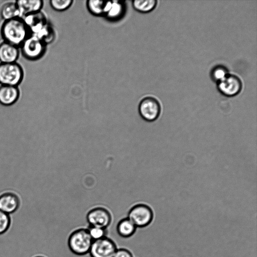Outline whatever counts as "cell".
<instances>
[{
    "mask_svg": "<svg viewBox=\"0 0 257 257\" xmlns=\"http://www.w3.org/2000/svg\"><path fill=\"white\" fill-rule=\"evenodd\" d=\"M156 0H134L132 2L134 9L141 13H148L152 11L156 7Z\"/></svg>",
    "mask_w": 257,
    "mask_h": 257,
    "instance_id": "19",
    "label": "cell"
},
{
    "mask_svg": "<svg viewBox=\"0 0 257 257\" xmlns=\"http://www.w3.org/2000/svg\"><path fill=\"white\" fill-rule=\"evenodd\" d=\"M1 34L5 42L18 47L31 35L21 18L4 21L1 28Z\"/></svg>",
    "mask_w": 257,
    "mask_h": 257,
    "instance_id": "1",
    "label": "cell"
},
{
    "mask_svg": "<svg viewBox=\"0 0 257 257\" xmlns=\"http://www.w3.org/2000/svg\"><path fill=\"white\" fill-rule=\"evenodd\" d=\"M86 220L90 226L107 228L111 223L112 216L107 209L96 207L87 213Z\"/></svg>",
    "mask_w": 257,
    "mask_h": 257,
    "instance_id": "9",
    "label": "cell"
},
{
    "mask_svg": "<svg viewBox=\"0 0 257 257\" xmlns=\"http://www.w3.org/2000/svg\"><path fill=\"white\" fill-rule=\"evenodd\" d=\"M125 8L123 1H107L104 17L111 21L118 20L124 15Z\"/></svg>",
    "mask_w": 257,
    "mask_h": 257,
    "instance_id": "13",
    "label": "cell"
},
{
    "mask_svg": "<svg viewBox=\"0 0 257 257\" xmlns=\"http://www.w3.org/2000/svg\"><path fill=\"white\" fill-rule=\"evenodd\" d=\"M93 240L86 228H79L69 235L67 244L70 250L77 255H84L89 253Z\"/></svg>",
    "mask_w": 257,
    "mask_h": 257,
    "instance_id": "2",
    "label": "cell"
},
{
    "mask_svg": "<svg viewBox=\"0 0 257 257\" xmlns=\"http://www.w3.org/2000/svg\"><path fill=\"white\" fill-rule=\"evenodd\" d=\"M22 67L17 62L0 63V84L18 86L24 78Z\"/></svg>",
    "mask_w": 257,
    "mask_h": 257,
    "instance_id": "4",
    "label": "cell"
},
{
    "mask_svg": "<svg viewBox=\"0 0 257 257\" xmlns=\"http://www.w3.org/2000/svg\"><path fill=\"white\" fill-rule=\"evenodd\" d=\"M15 3L21 18L26 15L41 11L44 5L42 0H18Z\"/></svg>",
    "mask_w": 257,
    "mask_h": 257,
    "instance_id": "15",
    "label": "cell"
},
{
    "mask_svg": "<svg viewBox=\"0 0 257 257\" xmlns=\"http://www.w3.org/2000/svg\"><path fill=\"white\" fill-rule=\"evenodd\" d=\"M22 19L31 35L38 34L48 23L46 16L41 11L26 15Z\"/></svg>",
    "mask_w": 257,
    "mask_h": 257,
    "instance_id": "10",
    "label": "cell"
},
{
    "mask_svg": "<svg viewBox=\"0 0 257 257\" xmlns=\"http://www.w3.org/2000/svg\"><path fill=\"white\" fill-rule=\"evenodd\" d=\"M228 70L223 65H218L214 66L210 72V77L212 80L216 83L228 74Z\"/></svg>",
    "mask_w": 257,
    "mask_h": 257,
    "instance_id": "21",
    "label": "cell"
},
{
    "mask_svg": "<svg viewBox=\"0 0 257 257\" xmlns=\"http://www.w3.org/2000/svg\"><path fill=\"white\" fill-rule=\"evenodd\" d=\"M113 257H134L132 252L125 248H120L116 249Z\"/></svg>",
    "mask_w": 257,
    "mask_h": 257,
    "instance_id": "25",
    "label": "cell"
},
{
    "mask_svg": "<svg viewBox=\"0 0 257 257\" xmlns=\"http://www.w3.org/2000/svg\"><path fill=\"white\" fill-rule=\"evenodd\" d=\"M46 46L37 36L31 34L20 46V51L27 60L36 61L44 56L46 51Z\"/></svg>",
    "mask_w": 257,
    "mask_h": 257,
    "instance_id": "3",
    "label": "cell"
},
{
    "mask_svg": "<svg viewBox=\"0 0 257 257\" xmlns=\"http://www.w3.org/2000/svg\"><path fill=\"white\" fill-rule=\"evenodd\" d=\"M19 47L3 42L0 44V63L16 62L20 56Z\"/></svg>",
    "mask_w": 257,
    "mask_h": 257,
    "instance_id": "12",
    "label": "cell"
},
{
    "mask_svg": "<svg viewBox=\"0 0 257 257\" xmlns=\"http://www.w3.org/2000/svg\"><path fill=\"white\" fill-rule=\"evenodd\" d=\"M44 43L47 45L51 43L55 38V32L51 25L48 23L36 35Z\"/></svg>",
    "mask_w": 257,
    "mask_h": 257,
    "instance_id": "20",
    "label": "cell"
},
{
    "mask_svg": "<svg viewBox=\"0 0 257 257\" xmlns=\"http://www.w3.org/2000/svg\"><path fill=\"white\" fill-rule=\"evenodd\" d=\"M137 228H144L152 221L154 213L147 205L139 204L134 206L129 210L127 217Z\"/></svg>",
    "mask_w": 257,
    "mask_h": 257,
    "instance_id": "5",
    "label": "cell"
},
{
    "mask_svg": "<svg viewBox=\"0 0 257 257\" xmlns=\"http://www.w3.org/2000/svg\"><path fill=\"white\" fill-rule=\"evenodd\" d=\"M20 199L12 193H6L0 196V211L8 214L17 210L20 206Z\"/></svg>",
    "mask_w": 257,
    "mask_h": 257,
    "instance_id": "14",
    "label": "cell"
},
{
    "mask_svg": "<svg viewBox=\"0 0 257 257\" xmlns=\"http://www.w3.org/2000/svg\"><path fill=\"white\" fill-rule=\"evenodd\" d=\"M35 257H45V256H42V255H38V256H36Z\"/></svg>",
    "mask_w": 257,
    "mask_h": 257,
    "instance_id": "26",
    "label": "cell"
},
{
    "mask_svg": "<svg viewBox=\"0 0 257 257\" xmlns=\"http://www.w3.org/2000/svg\"><path fill=\"white\" fill-rule=\"evenodd\" d=\"M117 249L115 242L107 236L93 241L88 253L91 257H113Z\"/></svg>",
    "mask_w": 257,
    "mask_h": 257,
    "instance_id": "7",
    "label": "cell"
},
{
    "mask_svg": "<svg viewBox=\"0 0 257 257\" xmlns=\"http://www.w3.org/2000/svg\"><path fill=\"white\" fill-rule=\"evenodd\" d=\"M138 110L143 119L148 122H152L158 118L161 108L157 99L152 96H147L140 101Z\"/></svg>",
    "mask_w": 257,
    "mask_h": 257,
    "instance_id": "6",
    "label": "cell"
},
{
    "mask_svg": "<svg viewBox=\"0 0 257 257\" xmlns=\"http://www.w3.org/2000/svg\"><path fill=\"white\" fill-rule=\"evenodd\" d=\"M218 91L227 97L238 94L242 88V82L239 78L233 74H228L222 80L217 83Z\"/></svg>",
    "mask_w": 257,
    "mask_h": 257,
    "instance_id": "8",
    "label": "cell"
},
{
    "mask_svg": "<svg viewBox=\"0 0 257 257\" xmlns=\"http://www.w3.org/2000/svg\"><path fill=\"white\" fill-rule=\"evenodd\" d=\"M1 15L4 21L21 18L18 7L15 2H9L3 5Z\"/></svg>",
    "mask_w": 257,
    "mask_h": 257,
    "instance_id": "17",
    "label": "cell"
},
{
    "mask_svg": "<svg viewBox=\"0 0 257 257\" xmlns=\"http://www.w3.org/2000/svg\"><path fill=\"white\" fill-rule=\"evenodd\" d=\"M107 1L89 0L86 2L88 11L95 16H104Z\"/></svg>",
    "mask_w": 257,
    "mask_h": 257,
    "instance_id": "18",
    "label": "cell"
},
{
    "mask_svg": "<svg viewBox=\"0 0 257 257\" xmlns=\"http://www.w3.org/2000/svg\"><path fill=\"white\" fill-rule=\"evenodd\" d=\"M20 96L18 86H0V103L4 106H10L15 103Z\"/></svg>",
    "mask_w": 257,
    "mask_h": 257,
    "instance_id": "11",
    "label": "cell"
},
{
    "mask_svg": "<svg viewBox=\"0 0 257 257\" xmlns=\"http://www.w3.org/2000/svg\"><path fill=\"white\" fill-rule=\"evenodd\" d=\"M73 2L72 0H51L50 5L54 10L62 12L69 8Z\"/></svg>",
    "mask_w": 257,
    "mask_h": 257,
    "instance_id": "23",
    "label": "cell"
},
{
    "mask_svg": "<svg viewBox=\"0 0 257 257\" xmlns=\"http://www.w3.org/2000/svg\"><path fill=\"white\" fill-rule=\"evenodd\" d=\"M11 219L9 214L0 211V235L5 233L10 227Z\"/></svg>",
    "mask_w": 257,
    "mask_h": 257,
    "instance_id": "24",
    "label": "cell"
},
{
    "mask_svg": "<svg viewBox=\"0 0 257 257\" xmlns=\"http://www.w3.org/2000/svg\"><path fill=\"white\" fill-rule=\"evenodd\" d=\"M86 229L93 241L107 236V228L89 225Z\"/></svg>",
    "mask_w": 257,
    "mask_h": 257,
    "instance_id": "22",
    "label": "cell"
},
{
    "mask_svg": "<svg viewBox=\"0 0 257 257\" xmlns=\"http://www.w3.org/2000/svg\"><path fill=\"white\" fill-rule=\"evenodd\" d=\"M137 229V227L127 217L119 220L116 227L117 234L123 238H129L132 236L136 232Z\"/></svg>",
    "mask_w": 257,
    "mask_h": 257,
    "instance_id": "16",
    "label": "cell"
}]
</instances>
